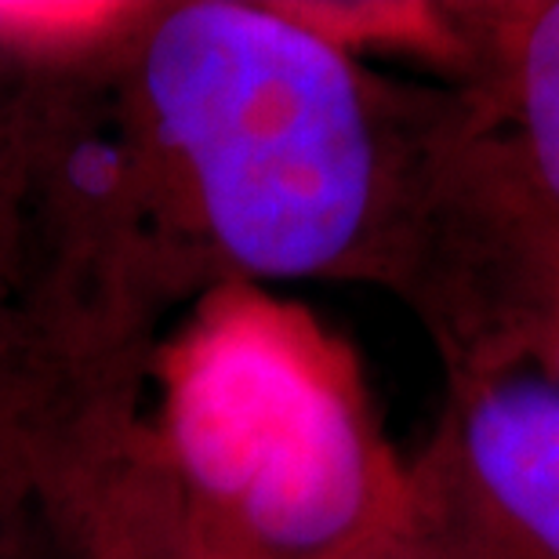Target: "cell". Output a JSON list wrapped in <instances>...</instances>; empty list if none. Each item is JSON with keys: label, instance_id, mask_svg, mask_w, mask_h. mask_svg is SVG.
Wrapping results in <instances>:
<instances>
[{"label": "cell", "instance_id": "3", "mask_svg": "<svg viewBox=\"0 0 559 559\" xmlns=\"http://www.w3.org/2000/svg\"><path fill=\"white\" fill-rule=\"evenodd\" d=\"M415 559H559V385L527 367L447 374L407 465Z\"/></svg>", "mask_w": 559, "mask_h": 559}, {"label": "cell", "instance_id": "8", "mask_svg": "<svg viewBox=\"0 0 559 559\" xmlns=\"http://www.w3.org/2000/svg\"><path fill=\"white\" fill-rule=\"evenodd\" d=\"M0 559H76V552L48 520H29L0 534Z\"/></svg>", "mask_w": 559, "mask_h": 559}, {"label": "cell", "instance_id": "7", "mask_svg": "<svg viewBox=\"0 0 559 559\" xmlns=\"http://www.w3.org/2000/svg\"><path fill=\"white\" fill-rule=\"evenodd\" d=\"M66 534L76 559H197L175 542L139 487L120 473V465L106 468L87 487V495L70 512ZM371 559H415V552L407 549L400 531V538Z\"/></svg>", "mask_w": 559, "mask_h": 559}, {"label": "cell", "instance_id": "2", "mask_svg": "<svg viewBox=\"0 0 559 559\" xmlns=\"http://www.w3.org/2000/svg\"><path fill=\"white\" fill-rule=\"evenodd\" d=\"M164 393L120 473L197 559H371L407 516L349 353L306 312L237 287L164 345Z\"/></svg>", "mask_w": 559, "mask_h": 559}, {"label": "cell", "instance_id": "4", "mask_svg": "<svg viewBox=\"0 0 559 559\" xmlns=\"http://www.w3.org/2000/svg\"><path fill=\"white\" fill-rule=\"evenodd\" d=\"M454 19L447 204L512 248L559 254V0H457Z\"/></svg>", "mask_w": 559, "mask_h": 559}, {"label": "cell", "instance_id": "1", "mask_svg": "<svg viewBox=\"0 0 559 559\" xmlns=\"http://www.w3.org/2000/svg\"><path fill=\"white\" fill-rule=\"evenodd\" d=\"M454 87L400 84L290 4H117L40 44L29 117L33 349L84 468L135 440L164 328L265 280L407 295Z\"/></svg>", "mask_w": 559, "mask_h": 559}, {"label": "cell", "instance_id": "6", "mask_svg": "<svg viewBox=\"0 0 559 559\" xmlns=\"http://www.w3.org/2000/svg\"><path fill=\"white\" fill-rule=\"evenodd\" d=\"M415 312L447 374L527 367L559 385V254L454 226Z\"/></svg>", "mask_w": 559, "mask_h": 559}, {"label": "cell", "instance_id": "5", "mask_svg": "<svg viewBox=\"0 0 559 559\" xmlns=\"http://www.w3.org/2000/svg\"><path fill=\"white\" fill-rule=\"evenodd\" d=\"M40 44L0 11V531L62 498V457L33 349L29 117Z\"/></svg>", "mask_w": 559, "mask_h": 559}]
</instances>
